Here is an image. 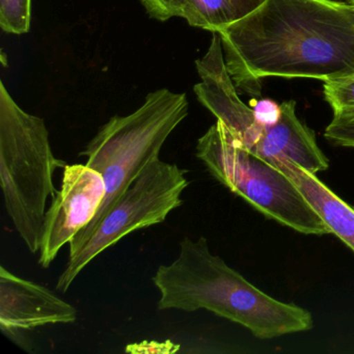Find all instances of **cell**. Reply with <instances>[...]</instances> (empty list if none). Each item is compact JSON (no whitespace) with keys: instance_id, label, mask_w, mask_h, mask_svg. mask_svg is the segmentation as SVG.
I'll use <instances>...</instances> for the list:
<instances>
[{"instance_id":"obj_1","label":"cell","mask_w":354,"mask_h":354,"mask_svg":"<svg viewBox=\"0 0 354 354\" xmlns=\"http://www.w3.org/2000/svg\"><path fill=\"white\" fill-rule=\"evenodd\" d=\"M227 71L259 96L268 77L327 80L354 74V6L333 0H261L219 30Z\"/></svg>"},{"instance_id":"obj_2","label":"cell","mask_w":354,"mask_h":354,"mask_svg":"<svg viewBox=\"0 0 354 354\" xmlns=\"http://www.w3.org/2000/svg\"><path fill=\"white\" fill-rule=\"evenodd\" d=\"M152 281L160 294L159 310H207L265 339L313 327L308 310L261 291L213 254L203 236L196 240L184 237L177 259L169 265H160Z\"/></svg>"},{"instance_id":"obj_3","label":"cell","mask_w":354,"mask_h":354,"mask_svg":"<svg viewBox=\"0 0 354 354\" xmlns=\"http://www.w3.org/2000/svg\"><path fill=\"white\" fill-rule=\"evenodd\" d=\"M55 157L44 120L26 113L0 82V184L6 210L28 252L40 250L46 204L57 190Z\"/></svg>"},{"instance_id":"obj_4","label":"cell","mask_w":354,"mask_h":354,"mask_svg":"<svg viewBox=\"0 0 354 354\" xmlns=\"http://www.w3.org/2000/svg\"><path fill=\"white\" fill-rule=\"evenodd\" d=\"M187 97L167 88L147 95L144 104L128 115H115L80 152L86 165L98 171L106 194L88 227L98 223L153 159L171 132L188 115Z\"/></svg>"},{"instance_id":"obj_5","label":"cell","mask_w":354,"mask_h":354,"mask_svg":"<svg viewBox=\"0 0 354 354\" xmlns=\"http://www.w3.org/2000/svg\"><path fill=\"white\" fill-rule=\"evenodd\" d=\"M196 155L219 183L268 218L306 235L331 234L292 180L246 150L223 122L198 138Z\"/></svg>"},{"instance_id":"obj_6","label":"cell","mask_w":354,"mask_h":354,"mask_svg":"<svg viewBox=\"0 0 354 354\" xmlns=\"http://www.w3.org/2000/svg\"><path fill=\"white\" fill-rule=\"evenodd\" d=\"M187 171L155 158L145 167L109 212L70 242L69 260L57 289L67 292L82 271L99 254L130 233L163 223L183 204L189 185Z\"/></svg>"},{"instance_id":"obj_7","label":"cell","mask_w":354,"mask_h":354,"mask_svg":"<svg viewBox=\"0 0 354 354\" xmlns=\"http://www.w3.org/2000/svg\"><path fill=\"white\" fill-rule=\"evenodd\" d=\"M102 176L86 165H66L62 188L46 211L39 264L48 268L59 250L94 219L104 200Z\"/></svg>"},{"instance_id":"obj_8","label":"cell","mask_w":354,"mask_h":354,"mask_svg":"<svg viewBox=\"0 0 354 354\" xmlns=\"http://www.w3.org/2000/svg\"><path fill=\"white\" fill-rule=\"evenodd\" d=\"M196 66L201 77L200 84L194 88L198 100L229 128L246 150L254 152L268 126L259 123L252 109L240 99L227 71L218 32H212L206 55Z\"/></svg>"},{"instance_id":"obj_9","label":"cell","mask_w":354,"mask_h":354,"mask_svg":"<svg viewBox=\"0 0 354 354\" xmlns=\"http://www.w3.org/2000/svg\"><path fill=\"white\" fill-rule=\"evenodd\" d=\"M77 310L44 286L0 267V329L28 350L24 333L49 324H72Z\"/></svg>"},{"instance_id":"obj_10","label":"cell","mask_w":354,"mask_h":354,"mask_svg":"<svg viewBox=\"0 0 354 354\" xmlns=\"http://www.w3.org/2000/svg\"><path fill=\"white\" fill-rule=\"evenodd\" d=\"M292 180L316 210L327 227L354 252V207L344 202L331 192L315 174L302 169L287 158H272L268 161Z\"/></svg>"},{"instance_id":"obj_11","label":"cell","mask_w":354,"mask_h":354,"mask_svg":"<svg viewBox=\"0 0 354 354\" xmlns=\"http://www.w3.org/2000/svg\"><path fill=\"white\" fill-rule=\"evenodd\" d=\"M240 16L234 0H184L182 18L194 28L218 32Z\"/></svg>"},{"instance_id":"obj_12","label":"cell","mask_w":354,"mask_h":354,"mask_svg":"<svg viewBox=\"0 0 354 354\" xmlns=\"http://www.w3.org/2000/svg\"><path fill=\"white\" fill-rule=\"evenodd\" d=\"M32 0H0V28L12 35L30 32Z\"/></svg>"},{"instance_id":"obj_13","label":"cell","mask_w":354,"mask_h":354,"mask_svg":"<svg viewBox=\"0 0 354 354\" xmlns=\"http://www.w3.org/2000/svg\"><path fill=\"white\" fill-rule=\"evenodd\" d=\"M323 93L333 113L354 111V74L324 82Z\"/></svg>"},{"instance_id":"obj_14","label":"cell","mask_w":354,"mask_h":354,"mask_svg":"<svg viewBox=\"0 0 354 354\" xmlns=\"http://www.w3.org/2000/svg\"><path fill=\"white\" fill-rule=\"evenodd\" d=\"M324 136L335 146L354 148V111L333 113Z\"/></svg>"},{"instance_id":"obj_15","label":"cell","mask_w":354,"mask_h":354,"mask_svg":"<svg viewBox=\"0 0 354 354\" xmlns=\"http://www.w3.org/2000/svg\"><path fill=\"white\" fill-rule=\"evenodd\" d=\"M152 19L165 22L183 16L184 0H140Z\"/></svg>"},{"instance_id":"obj_16","label":"cell","mask_w":354,"mask_h":354,"mask_svg":"<svg viewBox=\"0 0 354 354\" xmlns=\"http://www.w3.org/2000/svg\"><path fill=\"white\" fill-rule=\"evenodd\" d=\"M252 111L257 121L265 127L275 125L281 117V104H277L275 101L270 99L258 101L252 107Z\"/></svg>"},{"instance_id":"obj_17","label":"cell","mask_w":354,"mask_h":354,"mask_svg":"<svg viewBox=\"0 0 354 354\" xmlns=\"http://www.w3.org/2000/svg\"><path fill=\"white\" fill-rule=\"evenodd\" d=\"M179 349V345H175L169 341L165 343L144 342V343L128 345L125 351L129 353H174Z\"/></svg>"},{"instance_id":"obj_18","label":"cell","mask_w":354,"mask_h":354,"mask_svg":"<svg viewBox=\"0 0 354 354\" xmlns=\"http://www.w3.org/2000/svg\"><path fill=\"white\" fill-rule=\"evenodd\" d=\"M234 1L239 9L241 16L256 7V5H254V1H256V0H234Z\"/></svg>"},{"instance_id":"obj_19","label":"cell","mask_w":354,"mask_h":354,"mask_svg":"<svg viewBox=\"0 0 354 354\" xmlns=\"http://www.w3.org/2000/svg\"><path fill=\"white\" fill-rule=\"evenodd\" d=\"M347 1L350 5L354 6V0H347Z\"/></svg>"}]
</instances>
